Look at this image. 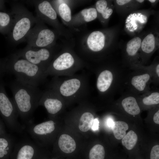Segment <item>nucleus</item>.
<instances>
[{"mask_svg":"<svg viewBox=\"0 0 159 159\" xmlns=\"http://www.w3.org/2000/svg\"><path fill=\"white\" fill-rule=\"evenodd\" d=\"M13 94V100L19 116L26 125L32 123L34 111L43 91L38 87L20 82L15 79L9 84Z\"/></svg>","mask_w":159,"mask_h":159,"instance_id":"obj_1","label":"nucleus"},{"mask_svg":"<svg viewBox=\"0 0 159 159\" xmlns=\"http://www.w3.org/2000/svg\"><path fill=\"white\" fill-rule=\"evenodd\" d=\"M6 70L14 75L19 81L37 87L44 83L47 77L43 69L14 53L7 59Z\"/></svg>","mask_w":159,"mask_h":159,"instance_id":"obj_2","label":"nucleus"},{"mask_svg":"<svg viewBox=\"0 0 159 159\" xmlns=\"http://www.w3.org/2000/svg\"><path fill=\"white\" fill-rule=\"evenodd\" d=\"M62 79L54 77L48 85V88L56 92L64 100L80 99L87 96L89 86L86 77L74 75Z\"/></svg>","mask_w":159,"mask_h":159,"instance_id":"obj_3","label":"nucleus"},{"mask_svg":"<svg viewBox=\"0 0 159 159\" xmlns=\"http://www.w3.org/2000/svg\"><path fill=\"white\" fill-rule=\"evenodd\" d=\"M96 87L99 96L111 100L124 89L127 74L120 69L110 67L96 72Z\"/></svg>","mask_w":159,"mask_h":159,"instance_id":"obj_4","label":"nucleus"},{"mask_svg":"<svg viewBox=\"0 0 159 159\" xmlns=\"http://www.w3.org/2000/svg\"><path fill=\"white\" fill-rule=\"evenodd\" d=\"M13 20L9 33L10 40L16 45L26 41V36L37 20L32 13L21 3L14 1L11 6Z\"/></svg>","mask_w":159,"mask_h":159,"instance_id":"obj_5","label":"nucleus"},{"mask_svg":"<svg viewBox=\"0 0 159 159\" xmlns=\"http://www.w3.org/2000/svg\"><path fill=\"white\" fill-rule=\"evenodd\" d=\"M81 66L75 56L70 52H65L55 55L45 73L47 76L69 77L75 74Z\"/></svg>","mask_w":159,"mask_h":159,"instance_id":"obj_6","label":"nucleus"},{"mask_svg":"<svg viewBox=\"0 0 159 159\" xmlns=\"http://www.w3.org/2000/svg\"><path fill=\"white\" fill-rule=\"evenodd\" d=\"M0 78V115L11 131L22 133L25 128L18 121V113L12 100L8 96L4 84Z\"/></svg>","mask_w":159,"mask_h":159,"instance_id":"obj_7","label":"nucleus"},{"mask_svg":"<svg viewBox=\"0 0 159 159\" xmlns=\"http://www.w3.org/2000/svg\"><path fill=\"white\" fill-rule=\"evenodd\" d=\"M36 17L35 26L26 36L27 45L35 48H50L55 41V33L46 27L43 21L37 16Z\"/></svg>","mask_w":159,"mask_h":159,"instance_id":"obj_8","label":"nucleus"},{"mask_svg":"<svg viewBox=\"0 0 159 159\" xmlns=\"http://www.w3.org/2000/svg\"><path fill=\"white\" fill-rule=\"evenodd\" d=\"M19 57L25 59L45 71L55 56L50 48L33 47L26 45L14 53Z\"/></svg>","mask_w":159,"mask_h":159,"instance_id":"obj_9","label":"nucleus"},{"mask_svg":"<svg viewBox=\"0 0 159 159\" xmlns=\"http://www.w3.org/2000/svg\"><path fill=\"white\" fill-rule=\"evenodd\" d=\"M127 74L124 88L138 95H142L151 90L150 85L152 83L151 74L143 69H136Z\"/></svg>","mask_w":159,"mask_h":159,"instance_id":"obj_10","label":"nucleus"},{"mask_svg":"<svg viewBox=\"0 0 159 159\" xmlns=\"http://www.w3.org/2000/svg\"><path fill=\"white\" fill-rule=\"evenodd\" d=\"M45 159L42 146L27 139L15 143L10 157V159Z\"/></svg>","mask_w":159,"mask_h":159,"instance_id":"obj_11","label":"nucleus"},{"mask_svg":"<svg viewBox=\"0 0 159 159\" xmlns=\"http://www.w3.org/2000/svg\"><path fill=\"white\" fill-rule=\"evenodd\" d=\"M139 95L126 90L114 102L115 109L120 113L129 117H139L142 110L138 102Z\"/></svg>","mask_w":159,"mask_h":159,"instance_id":"obj_12","label":"nucleus"},{"mask_svg":"<svg viewBox=\"0 0 159 159\" xmlns=\"http://www.w3.org/2000/svg\"><path fill=\"white\" fill-rule=\"evenodd\" d=\"M56 123L52 120L38 124L32 123L26 126V130L33 140L42 146L47 142V138L54 133Z\"/></svg>","mask_w":159,"mask_h":159,"instance_id":"obj_13","label":"nucleus"},{"mask_svg":"<svg viewBox=\"0 0 159 159\" xmlns=\"http://www.w3.org/2000/svg\"><path fill=\"white\" fill-rule=\"evenodd\" d=\"M35 7L37 16L43 21H45L56 28L57 27V13L51 3L47 0L27 1Z\"/></svg>","mask_w":159,"mask_h":159,"instance_id":"obj_14","label":"nucleus"},{"mask_svg":"<svg viewBox=\"0 0 159 159\" xmlns=\"http://www.w3.org/2000/svg\"><path fill=\"white\" fill-rule=\"evenodd\" d=\"M64 101L56 92L48 88L43 91L39 106H43L49 115L54 116L61 111L63 107Z\"/></svg>","mask_w":159,"mask_h":159,"instance_id":"obj_15","label":"nucleus"},{"mask_svg":"<svg viewBox=\"0 0 159 159\" xmlns=\"http://www.w3.org/2000/svg\"><path fill=\"white\" fill-rule=\"evenodd\" d=\"M138 102L142 110H149L159 106V91L158 89L150 90L139 95Z\"/></svg>","mask_w":159,"mask_h":159,"instance_id":"obj_16","label":"nucleus"},{"mask_svg":"<svg viewBox=\"0 0 159 159\" xmlns=\"http://www.w3.org/2000/svg\"><path fill=\"white\" fill-rule=\"evenodd\" d=\"M105 37L101 32L95 31L89 35L87 40V47L94 52H98L104 48L105 44Z\"/></svg>","mask_w":159,"mask_h":159,"instance_id":"obj_17","label":"nucleus"},{"mask_svg":"<svg viewBox=\"0 0 159 159\" xmlns=\"http://www.w3.org/2000/svg\"><path fill=\"white\" fill-rule=\"evenodd\" d=\"M15 139L7 134L0 136V159H10L15 144Z\"/></svg>","mask_w":159,"mask_h":159,"instance_id":"obj_18","label":"nucleus"},{"mask_svg":"<svg viewBox=\"0 0 159 159\" xmlns=\"http://www.w3.org/2000/svg\"><path fill=\"white\" fill-rule=\"evenodd\" d=\"M141 42L140 37H136L131 39L127 43L126 52L129 61L131 64V67L132 65V62H134V65L135 64V62L137 58L138 52L141 47Z\"/></svg>","mask_w":159,"mask_h":159,"instance_id":"obj_19","label":"nucleus"},{"mask_svg":"<svg viewBox=\"0 0 159 159\" xmlns=\"http://www.w3.org/2000/svg\"><path fill=\"white\" fill-rule=\"evenodd\" d=\"M58 145L63 152L69 153L73 152L76 148V143L74 139L69 135L63 134L59 137Z\"/></svg>","mask_w":159,"mask_h":159,"instance_id":"obj_20","label":"nucleus"},{"mask_svg":"<svg viewBox=\"0 0 159 159\" xmlns=\"http://www.w3.org/2000/svg\"><path fill=\"white\" fill-rule=\"evenodd\" d=\"M113 135L116 139L121 140L126 134L129 126L126 122L122 120L113 121L111 127Z\"/></svg>","mask_w":159,"mask_h":159,"instance_id":"obj_21","label":"nucleus"},{"mask_svg":"<svg viewBox=\"0 0 159 159\" xmlns=\"http://www.w3.org/2000/svg\"><path fill=\"white\" fill-rule=\"evenodd\" d=\"M138 140V136L136 132L133 130H130L121 140V143L127 151H131L136 145Z\"/></svg>","mask_w":159,"mask_h":159,"instance_id":"obj_22","label":"nucleus"},{"mask_svg":"<svg viewBox=\"0 0 159 159\" xmlns=\"http://www.w3.org/2000/svg\"><path fill=\"white\" fill-rule=\"evenodd\" d=\"M132 70L136 69H145L149 72L151 74L152 77V83L155 86L159 84V64L152 65L148 67H144L140 64H137L131 67Z\"/></svg>","mask_w":159,"mask_h":159,"instance_id":"obj_23","label":"nucleus"},{"mask_svg":"<svg viewBox=\"0 0 159 159\" xmlns=\"http://www.w3.org/2000/svg\"><path fill=\"white\" fill-rule=\"evenodd\" d=\"M94 117L93 115L91 112H84L81 116L80 119L79 128L83 132H86L91 128Z\"/></svg>","mask_w":159,"mask_h":159,"instance_id":"obj_24","label":"nucleus"},{"mask_svg":"<svg viewBox=\"0 0 159 159\" xmlns=\"http://www.w3.org/2000/svg\"><path fill=\"white\" fill-rule=\"evenodd\" d=\"M155 45V36L152 34L147 35L141 42V47L143 54L147 56L154 51Z\"/></svg>","mask_w":159,"mask_h":159,"instance_id":"obj_25","label":"nucleus"},{"mask_svg":"<svg viewBox=\"0 0 159 159\" xmlns=\"http://www.w3.org/2000/svg\"><path fill=\"white\" fill-rule=\"evenodd\" d=\"M13 17L11 13L0 12V31L9 33L13 23Z\"/></svg>","mask_w":159,"mask_h":159,"instance_id":"obj_26","label":"nucleus"},{"mask_svg":"<svg viewBox=\"0 0 159 159\" xmlns=\"http://www.w3.org/2000/svg\"><path fill=\"white\" fill-rule=\"evenodd\" d=\"M96 9L97 12L101 14L105 19H108L113 12V10L107 6V3L105 0H100L96 2Z\"/></svg>","mask_w":159,"mask_h":159,"instance_id":"obj_27","label":"nucleus"},{"mask_svg":"<svg viewBox=\"0 0 159 159\" xmlns=\"http://www.w3.org/2000/svg\"><path fill=\"white\" fill-rule=\"evenodd\" d=\"M105 151L104 148L100 144L94 146L89 152V159H105Z\"/></svg>","mask_w":159,"mask_h":159,"instance_id":"obj_28","label":"nucleus"},{"mask_svg":"<svg viewBox=\"0 0 159 159\" xmlns=\"http://www.w3.org/2000/svg\"><path fill=\"white\" fill-rule=\"evenodd\" d=\"M59 14L62 18L67 22L72 19L71 10L68 5L65 3L59 4L58 8Z\"/></svg>","mask_w":159,"mask_h":159,"instance_id":"obj_29","label":"nucleus"},{"mask_svg":"<svg viewBox=\"0 0 159 159\" xmlns=\"http://www.w3.org/2000/svg\"><path fill=\"white\" fill-rule=\"evenodd\" d=\"M81 14L84 21L86 22L94 20L96 18L97 15V11L94 8L85 9L82 10Z\"/></svg>","mask_w":159,"mask_h":159,"instance_id":"obj_30","label":"nucleus"},{"mask_svg":"<svg viewBox=\"0 0 159 159\" xmlns=\"http://www.w3.org/2000/svg\"><path fill=\"white\" fill-rule=\"evenodd\" d=\"M148 159H159V145H155L151 148L148 155Z\"/></svg>","mask_w":159,"mask_h":159,"instance_id":"obj_31","label":"nucleus"},{"mask_svg":"<svg viewBox=\"0 0 159 159\" xmlns=\"http://www.w3.org/2000/svg\"><path fill=\"white\" fill-rule=\"evenodd\" d=\"M7 59L2 60L0 59V78L6 73V64Z\"/></svg>","mask_w":159,"mask_h":159,"instance_id":"obj_32","label":"nucleus"},{"mask_svg":"<svg viewBox=\"0 0 159 159\" xmlns=\"http://www.w3.org/2000/svg\"><path fill=\"white\" fill-rule=\"evenodd\" d=\"M7 133L4 122L0 118V136Z\"/></svg>","mask_w":159,"mask_h":159,"instance_id":"obj_33","label":"nucleus"},{"mask_svg":"<svg viewBox=\"0 0 159 159\" xmlns=\"http://www.w3.org/2000/svg\"><path fill=\"white\" fill-rule=\"evenodd\" d=\"M99 122L97 118L95 119L92 126V129L93 130H96L98 129Z\"/></svg>","mask_w":159,"mask_h":159,"instance_id":"obj_34","label":"nucleus"},{"mask_svg":"<svg viewBox=\"0 0 159 159\" xmlns=\"http://www.w3.org/2000/svg\"><path fill=\"white\" fill-rule=\"evenodd\" d=\"M130 0H116L117 3L119 5H123L131 1Z\"/></svg>","mask_w":159,"mask_h":159,"instance_id":"obj_35","label":"nucleus"},{"mask_svg":"<svg viewBox=\"0 0 159 159\" xmlns=\"http://www.w3.org/2000/svg\"><path fill=\"white\" fill-rule=\"evenodd\" d=\"M113 121L111 119H109L107 120V124L108 125L111 127H112Z\"/></svg>","mask_w":159,"mask_h":159,"instance_id":"obj_36","label":"nucleus"},{"mask_svg":"<svg viewBox=\"0 0 159 159\" xmlns=\"http://www.w3.org/2000/svg\"><path fill=\"white\" fill-rule=\"evenodd\" d=\"M136 1L140 3H142L144 1L143 0H137Z\"/></svg>","mask_w":159,"mask_h":159,"instance_id":"obj_37","label":"nucleus"},{"mask_svg":"<svg viewBox=\"0 0 159 159\" xmlns=\"http://www.w3.org/2000/svg\"><path fill=\"white\" fill-rule=\"evenodd\" d=\"M156 1V0H148V1H149V2H150L151 3H154Z\"/></svg>","mask_w":159,"mask_h":159,"instance_id":"obj_38","label":"nucleus"},{"mask_svg":"<svg viewBox=\"0 0 159 159\" xmlns=\"http://www.w3.org/2000/svg\"><path fill=\"white\" fill-rule=\"evenodd\" d=\"M138 157V158L136 159H140V158H139V157Z\"/></svg>","mask_w":159,"mask_h":159,"instance_id":"obj_39","label":"nucleus"}]
</instances>
